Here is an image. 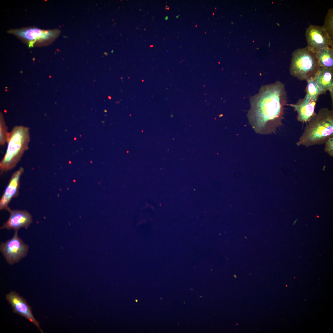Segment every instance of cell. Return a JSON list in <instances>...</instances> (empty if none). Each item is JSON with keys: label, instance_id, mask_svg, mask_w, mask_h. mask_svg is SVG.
Masks as SVG:
<instances>
[{"label": "cell", "instance_id": "6da1fadb", "mask_svg": "<svg viewBox=\"0 0 333 333\" xmlns=\"http://www.w3.org/2000/svg\"><path fill=\"white\" fill-rule=\"evenodd\" d=\"M248 117L255 132L262 134L274 133L282 125L287 93L285 84L278 81L263 85L250 99Z\"/></svg>", "mask_w": 333, "mask_h": 333}, {"label": "cell", "instance_id": "7a4b0ae2", "mask_svg": "<svg viewBox=\"0 0 333 333\" xmlns=\"http://www.w3.org/2000/svg\"><path fill=\"white\" fill-rule=\"evenodd\" d=\"M333 137V110L321 108L307 122L296 143L298 146L308 147L325 144Z\"/></svg>", "mask_w": 333, "mask_h": 333}, {"label": "cell", "instance_id": "3957f363", "mask_svg": "<svg viewBox=\"0 0 333 333\" xmlns=\"http://www.w3.org/2000/svg\"><path fill=\"white\" fill-rule=\"evenodd\" d=\"M30 141L29 129L22 126L14 127L8 133V145L5 154L0 162V175L14 168L28 148Z\"/></svg>", "mask_w": 333, "mask_h": 333}, {"label": "cell", "instance_id": "277c9868", "mask_svg": "<svg viewBox=\"0 0 333 333\" xmlns=\"http://www.w3.org/2000/svg\"><path fill=\"white\" fill-rule=\"evenodd\" d=\"M314 52L307 46L292 53L290 72L300 80L314 78L320 68Z\"/></svg>", "mask_w": 333, "mask_h": 333}, {"label": "cell", "instance_id": "5b68a950", "mask_svg": "<svg viewBox=\"0 0 333 333\" xmlns=\"http://www.w3.org/2000/svg\"><path fill=\"white\" fill-rule=\"evenodd\" d=\"M15 231L12 238L1 243L0 249L9 264L12 265L18 262L27 255L29 246L18 236Z\"/></svg>", "mask_w": 333, "mask_h": 333}, {"label": "cell", "instance_id": "8992f818", "mask_svg": "<svg viewBox=\"0 0 333 333\" xmlns=\"http://www.w3.org/2000/svg\"><path fill=\"white\" fill-rule=\"evenodd\" d=\"M305 36L307 47L315 53L323 48H333V41L323 26L310 25L306 29Z\"/></svg>", "mask_w": 333, "mask_h": 333}, {"label": "cell", "instance_id": "52a82bcc", "mask_svg": "<svg viewBox=\"0 0 333 333\" xmlns=\"http://www.w3.org/2000/svg\"><path fill=\"white\" fill-rule=\"evenodd\" d=\"M6 298L11 305L14 313L18 314L29 320L35 326L41 333H43L39 322L33 315L31 307L25 299L14 291H11L6 295Z\"/></svg>", "mask_w": 333, "mask_h": 333}, {"label": "cell", "instance_id": "ba28073f", "mask_svg": "<svg viewBox=\"0 0 333 333\" xmlns=\"http://www.w3.org/2000/svg\"><path fill=\"white\" fill-rule=\"evenodd\" d=\"M24 171L23 168L20 167L11 175L0 200V210H5L9 212L10 211L9 205L11 199L18 195L20 179Z\"/></svg>", "mask_w": 333, "mask_h": 333}, {"label": "cell", "instance_id": "9c48e42d", "mask_svg": "<svg viewBox=\"0 0 333 333\" xmlns=\"http://www.w3.org/2000/svg\"><path fill=\"white\" fill-rule=\"evenodd\" d=\"M11 31V33L28 41L29 46H31L37 41L55 38L59 34L58 31H45L37 28L16 30Z\"/></svg>", "mask_w": 333, "mask_h": 333}, {"label": "cell", "instance_id": "30bf717a", "mask_svg": "<svg viewBox=\"0 0 333 333\" xmlns=\"http://www.w3.org/2000/svg\"><path fill=\"white\" fill-rule=\"evenodd\" d=\"M7 220L0 227V229H13L18 231L21 228L27 229L32 222V216L25 210H11Z\"/></svg>", "mask_w": 333, "mask_h": 333}, {"label": "cell", "instance_id": "8fae6325", "mask_svg": "<svg viewBox=\"0 0 333 333\" xmlns=\"http://www.w3.org/2000/svg\"><path fill=\"white\" fill-rule=\"evenodd\" d=\"M316 101L304 97L299 99L295 104H288L294 109L297 113L298 120L303 123H307L316 113L315 109Z\"/></svg>", "mask_w": 333, "mask_h": 333}, {"label": "cell", "instance_id": "7c38bea8", "mask_svg": "<svg viewBox=\"0 0 333 333\" xmlns=\"http://www.w3.org/2000/svg\"><path fill=\"white\" fill-rule=\"evenodd\" d=\"M314 79L321 89L325 93L330 92L332 100L333 95V68L320 67Z\"/></svg>", "mask_w": 333, "mask_h": 333}, {"label": "cell", "instance_id": "4fadbf2b", "mask_svg": "<svg viewBox=\"0 0 333 333\" xmlns=\"http://www.w3.org/2000/svg\"><path fill=\"white\" fill-rule=\"evenodd\" d=\"M315 54L320 67L333 68V48L329 47L320 49Z\"/></svg>", "mask_w": 333, "mask_h": 333}, {"label": "cell", "instance_id": "5bb4252c", "mask_svg": "<svg viewBox=\"0 0 333 333\" xmlns=\"http://www.w3.org/2000/svg\"><path fill=\"white\" fill-rule=\"evenodd\" d=\"M307 85L305 91V97L311 100L317 102L319 96L325 93L319 88L314 78H311L306 81Z\"/></svg>", "mask_w": 333, "mask_h": 333}, {"label": "cell", "instance_id": "9a60e30c", "mask_svg": "<svg viewBox=\"0 0 333 333\" xmlns=\"http://www.w3.org/2000/svg\"><path fill=\"white\" fill-rule=\"evenodd\" d=\"M328 34L331 40L333 41V9L331 8L328 11L323 26Z\"/></svg>", "mask_w": 333, "mask_h": 333}, {"label": "cell", "instance_id": "2e32d148", "mask_svg": "<svg viewBox=\"0 0 333 333\" xmlns=\"http://www.w3.org/2000/svg\"><path fill=\"white\" fill-rule=\"evenodd\" d=\"M8 133L7 131V127L5 123L2 120L0 123V144L1 146L5 145L7 142Z\"/></svg>", "mask_w": 333, "mask_h": 333}, {"label": "cell", "instance_id": "e0dca14e", "mask_svg": "<svg viewBox=\"0 0 333 333\" xmlns=\"http://www.w3.org/2000/svg\"><path fill=\"white\" fill-rule=\"evenodd\" d=\"M324 151L330 156H333V137L330 138L325 143Z\"/></svg>", "mask_w": 333, "mask_h": 333}, {"label": "cell", "instance_id": "ac0fdd59", "mask_svg": "<svg viewBox=\"0 0 333 333\" xmlns=\"http://www.w3.org/2000/svg\"><path fill=\"white\" fill-rule=\"evenodd\" d=\"M168 17L167 16H166V17H165V19L166 20H168Z\"/></svg>", "mask_w": 333, "mask_h": 333}, {"label": "cell", "instance_id": "d6986e66", "mask_svg": "<svg viewBox=\"0 0 333 333\" xmlns=\"http://www.w3.org/2000/svg\"><path fill=\"white\" fill-rule=\"evenodd\" d=\"M297 220H295V221H294V224L296 223V222Z\"/></svg>", "mask_w": 333, "mask_h": 333}, {"label": "cell", "instance_id": "ffe728a7", "mask_svg": "<svg viewBox=\"0 0 333 333\" xmlns=\"http://www.w3.org/2000/svg\"><path fill=\"white\" fill-rule=\"evenodd\" d=\"M179 15H178L176 17V18H178L179 17Z\"/></svg>", "mask_w": 333, "mask_h": 333}]
</instances>
